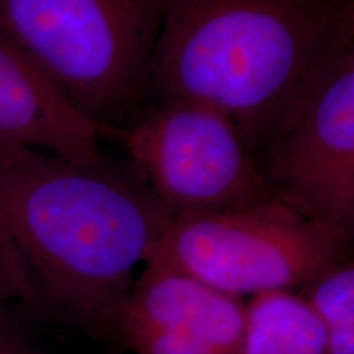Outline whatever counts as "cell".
<instances>
[{"label": "cell", "mask_w": 354, "mask_h": 354, "mask_svg": "<svg viewBox=\"0 0 354 354\" xmlns=\"http://www.w3.org/2000/svg\"><path fill=\"white\" fill-rule=\"evenodd\" d=\"M12 299L17 300L15 284H13L7 253L3 250L2 241H0V312H6V304Z\"/></svg>", "instance_id": "cell-12"}, {"label": "cell", "mask_w": 354, "mask_h": 354, "mask_svg": "<svg viewBox=\"0 0 354 354\" xmlns=\"http://www.w3.org/2000/svg\"><path fill=\"white\" fill-rule=\"evenodd\" d=\"M104 125L64 94L50 74L0 32V141L81 165H100Z\"/></svg>", "instance_id": "cell-8"}, {"label": "cell", "mask_w": 354, "mask_h": 354, "mask_svg": "<svg viewBox=\"0 0 354 354\" xmlns=\"http://www.w3.org/2000/svg\"><path fill=\"white\" fill-rule=\"evenodd\" d=\"M166 0H0V32L100 125L148 87Z\"/></svg>", "instance_id": "cell-3"}, {"label": "cell", "mask_w": 354, "mask_h": 354, "mask_svg": "<svg viewBox=\"0 0 354 354\" xmlns=\"http://www.w3.org/2000/svg\"><path fill=\"white\" fill-rule=\"evenodd\" d=\"M323 325L330 354H354V266H333L299 292Z\"/></svg>", "instance_id": "cell-10"}, {"label": "cell", "mask_w": 354, "mask_h": 354, "mask_svg": "<svg viewBox=\"0 0 354 354\" xmlns=\"http://www.w3.org/2000/svg\"><path fill=\"white\" fill-rule=\"evenodd\" d=\"M349 43L353 0H166L148 87L221 109L254 156Z\"/></svg>", "instance_id": "cell-2"}, {"label": "cell", "mask_w": 354, "mask_h": 354, "mask_svg": "<svg viewBox=\"0 0 354 354\" xmlns=\"http://www.w3.org/2000/svg\"><path fill=\"white\" fill-rule=\"evenodd\" d=\"M115 133L172 218L276 196L236 123L209 102L165 99L131 128Z\"/></svg>", "instance_id": "cell-5"}, {"label": "cell", "mask_w": 354, "mask_h": 354, "mask_svg": "<svg viewBox=\"0 0 354 354\" xmlns=\"http://www.w3.org/2000/svg\"><path fill=\"white\" fill-rule=\"evenodd\" d=\"M241 354H330L323 325L294 290L251 295L245 304Z\"/></svg>", "instance_id": "cell-9"}, {"label": "cell", "mask_w": 354, "mask_h": 354, "mask_svg": "<svg viewBox=\"0 0 354 354\" xmlns=\"http://www.w3.org/2000/svg\"><path fill=\"white\" fill-rule=\"evenodd\" d=\"M349 233L274 196L234 209L176 216L145 264L165 266L243 299L302 289L348 261Z\"/></svg>", "instance_id": "cell-4"}, {"label": "cell", "mask_w": 354, "mask_h": 354, "mask_svg": "<svg viewBox=\"0 0 354 354\" xmlns=\"http://www.w3.org/2000/svg\"><path fill=\"white\" fill-rule=\"evenodd\" d=\"M172 216L143 180L0 141V241L17 300L84 333L113 322Z\"/></svg>", "instance_id": "cell-1"}, {"label": "cell", "mask_w": 354, "mask_h": 354, "mask_svg": "<svg viewBox=\"0 0 354 354\" xmlns=\"http://www.w3.org/2000/svg\"><path fill=\"white\" fill-rule=\"evenodd\" d=\"M277 197L351 234L354 225V43L323 66L294 115L263 151Z\"/></svg>", "instance_id": "cell-6"}, {"label": "cell", "mask_w": 354, "mask_h": 354, "mask_svg": "<svg viewBox=\"0 0 354 354\" xmlns=\"http://www.w3.org/2000/svg\"><path fill=\"white\" fill-rule=\"evenodd\" d=\"M0 354H33L7 312H0Z\"/></svg>", "instance_id": "cell-11"}, {"label": "cell", "mask_w": 354, "mask_h": 354, "mask_svg": "<svg viewBox=\"0 0 354 354\" xmlns=\"http://www.w3.org/2000/svg\"><path fill=\"white\" fill-rule=\"evenodd\" d=\"M245 302L146 264L117 310L112 339L135 354H241Z\"/></svg>", "instance_id": "cell-7"}]
</instances>
